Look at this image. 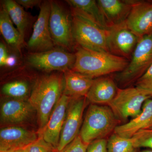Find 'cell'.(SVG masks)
<instances>
[{"instance_id":"cell-1","label":"cell","mask_w":152,"mask_h":152,"mask_svg":"<svg viewBox=\"0 0 152 152\" xmlns=\"http://www.w3.org/2000/svg\"><path fill=\"white\" fill-rule=\"evenodd\" d=\"M64 75L52 74L41 76L36 80L28 101L37 116L39 133L46 125L58 101L63 95Z\"/></svg>"},{"instance_id":"cell-2","label":"cell","mask_w":152,"mask_h":152,"mask_svg":"<svg viewBox=\"0 0 152 152\" xmlns=\"http://www.w3.org/2000/svg\"><path fill=\"white\" fill-rule=\"evenodd\" d=\"M75 64L72 69L93 78L118 73L126 67L129 60L107 52L91 50L80 47L76 53Z\"/></svg>"},{"instance_id":"cell-3","label":"cell","mask_w":152,"mask_h":152,"mask_svg":"<svg viewBox=\"0 0 152 152\" xmlns=\"http://www.w3.org/2000/svg\"><path fill=\"white\" fill-rule=\"evenodd\" d=\"M71 15L74 40L80 47L95 51L109 53L108 29L102 27L77 9L72 8Z\"/></svg>"},{"instance_id":"cell-4","label":"cell","mask_w":152,"mask_h":152,"mask_svg":"<svg viewBox=\"0 0 152 152\" xmlns=\"http://www.w3.org/2000/svg\"><path fill=\"white\" fill-rule=\"evenodd\" d=\"M119 121L109 106L91 104L87 110L79 136L87 145L98 139H105L114 132Z\"/></svg>"},{"instance_id":"cell-5","label":"cell","mask_w":152,"mask_h":152,"mask_svg":"<svg viewBox=\"0 0 152 152\" xmlns=\"http://www.w3.org/2000/svg\"><path fill=\"white\" fill-rule=\"evenodd\" d=\"M152 65V33L142 37L126 67L115 76L118 85L125 88L135 83Z\"/></svg>"},{"instance_id":"cell-6","label":"cell","mask_w":152,"mask_h":152,"mask_svg":"<svg viewBox=\"0 0 152 152\" xmlns=\"http://www.w3.org/2000/svg\"><path fill=\"white\" fill-rule=\"evenodd\" d=\"M151 96L134 87L118 88L116 95L108 105L117 119L125 122L140 114L143 105Z\"/></svg>"},{"instance_id":"cell-7","label":"cell","mask_w":152,"mask_h":152,"mask_svg":"<svg viewBox=\"0 0 152 152\" xmlns=\"http://www.w3.org/2000/svg\"><path fill=\"white\" fill-rule=\"evenodd\" d=\"M49 28L55 45L66 50H70L74 41L72 15L58 3L50 1Z\"/></svg>"},{"instance_id":"cell-8","label":"cell","mask_w":152,"mask_h":152,"mask_svg":"<svg viewBox=\"0 0 152 152\" xmlns=\"http://www.w3.org/2000/svg\"><path fill=\"white\" fill-rule=\"evenodd\" d=\"M75 60V54L61 48L39 53H31L27 58L30 66L47 72L58 71L64 72L72 69Z\"/></svg>"},{"instance_id":"cell-9","label":"cell","mask_w":152,"mask_h":152,"mask_svg":"<svg viewBox=\"0 0 152 152\" xmlns=\"http://www.w3.org/2000/svg\"><path fill=\"white\" fill-rule=\"evenodd\" d=\"M50 13V1L42 2L40 6L39 13L34 25L32 34L28 42V49L31 53L46 51L54 48L49 28Z\"/></svg>"},{"instance_id":"cell-10","label":"cell","mask_w":152,"mask_h":152,"mask_svg":"<svg viewBox=\"0 0 152 152\" xmlns=\"http://www.w3.org/2000/svg\"><path fill=\"white\" fill-rule=\"evenodd\" d=\"M139 39L140 38L127 27L126 22L112 26L107 31L109 53L129 60Z\"/></svg>"},{"instance_id":"cell-11","label":"cell","mask_w":152,"mask_h":152,"mask_svg":"<svg viewBox=\"0 0 152 152\" xmlns=\"http://www.w3.org/2000/svg\"><path fill=\"white\" fill-rule=\"evenodd\" d=\"M87 101L86 97L71 99L68 106L57 151L62 150L79 135Z\"/></svg>"},{"instance_id":"cell-12","label":"cell","mask_w":152,"mask_h":152,"mask_svg":"<svg viewBox=\"0 0 152 152\" xmlns=\"http://www.w3.org/2000/svg\"><path fill=\"white\" fill-rule=\"evenodd\" d=\"M0 112L2 128L26 124L31 119L36 111L28 100L12 99L1 104Z\"/></svg>"},{"instance_id":"cell-13","label":"cell","mask_w":152,"mask_h":152,"mask_svg":"<svg viewBox=\"0 0 152 152\" xmlns=\"http://www.w3.org/2000/svg\"><path fill=\"white\" fill-rule=\"evenodd\" d=\"M71 99L72 98L63 94L53 110L45 126L39 133V137H42L57 150Z\"/></svg>"},{"instance_id":"cell-14","label":"cell","mask_w":152,"mask_h":152,"mask_svg":"<svg viewBox=\"0 0 152 152\" xmlns=\"http://www.w3.org/2000/svg\"><path fill=\"white\" fill-rule=\"evenodd\" d=\"M126 23L140 38L152 33V2L133 1Z\"/></svg>"},{"instance_id":"cell-15","label":"cell","mask_w":152,"mask_h":152,"mask_svg":"<svg viewBox=\"0 0 152 152\" xmlns=\"http://www.w3.org/2000/svg\"><path fill=\"white\" fill-rule=\"evenodd\" d=\"M39 137V133L20 126L2 127L0 130V151L26 148Z\"/></svg>"},{"instance_id":"cell-16","label":"cell","mask_w":152,"mask_h":152,"mask_svg":"<svg viewBox=\"0 0 152 152\" xmlns=\"http://www.w3.org/2000/svg\"><path fill=\"white\" fill-rule=\"evenodd\" d=\"M118 88L110 77H100L94 79L86 97L91 104L108 105L116 95Z\"/></svg>"},{"instance_id":"cell-17","label":"cell","mask_w":152,"mask_h":152,"mask_svg":"<svg viewBox=\"0 0 152 152\" xmlns=\"http://www.w3.org/2000/svg\"><path fill=\"white\" fill-rule=\"evenodd\" d=\"M63 94L72 99L86 97L94 79L72 69L64 72Z\"/></svg>"},{"instance_id":"cell-18","label":"cell","mask_w":152,"mask_h":152,"mask_svg":"<svg viewBox=\"0 0 152 152\" xmlns=\"http://www.w3.org/2000/svg\"><path fill=\"white\" fill-rule=\"evenodd\" d=\"M97 1L111 27L126 22L132 10L133 1L98 0Z\"/></svg>"},{"instance_id":"cell-19","label":"cell","mask_w":152,"mask_h":152,"mask_svg":"<svg viewBox=\"0 0 152 152\" xmlns=\"http://www.w3.org/2000/svg\"><path fill=\"white\" fill-rule=\"evenodd\" d=\"M152 117V99L150 98L144 102L140 115L126 124L117 126L114 132L121 137L132 138L143 128Z\"/></svg>"},{"instance_id":"cell-20","label":"cell","mask_w":152,"mask_h":152,"mask_svg":"<svg viewBox=\"0 0 152 152\" xmlns=\"http://www.w3.org/2000/svg\"><path fill=\"white\" fill-rule=\"evenodd\" d=\"M73 8L77 9L105 29L110 26L101 11L97 1L94 0H68L66 1Z\"/></svg>"},{"instance_id":"cell-21","label":"cell","mask_w":152,"mask_h":152,"mask_svg":"<svg viewBox=\"0 0 152 152\" xmlns=\"http://www.w3.org/2000/svg\"><path fill=\"white\" fill-rule=\"evenodd\" d=\"M13 23L7 12L2 6L0 11V31L9 45L18 49L23 45L24 39Z\"/></svg>"},{"instance_id":"cell-22","label":"cell","mask_w":152,"mask_h":152,"mask_svg":"<svg viewBox=\"0 0 152 152\" xmlns=\"http://www.w3.org/2000/svg\"><path fill=\"white\" fill-rule=\"evenodd\" d=\"M2 6L7 12L13 23L16 26L17 29L24 39L25 34L29 23V17L21 6L16 1L5 0Z\"/></svg>"},{"instance_id":"cell-23","label":"cell","mask_w":152,"mask_h":152,"mask_svg":"<svg viewBox=\"0 0 152 152\" xmlns=\"http://www.w3.org/2000/svg\"><path fill=\"white\" fill-rule=\"evenodd\" d=\"M29 91L26 82L17 80L5 84L1 89L2 93L7 96L16 99H26Z\"/></svg>"},{"instance_id":"cell-24","label":"cell","mask_w":152,"mask_h":152,"mask_svg":"<svg viewBox=\"0 0 152 152\" xmlns=\"http://www.w3.org/2000/svg\"><path fill=\"white\" fill-rule=\"evenodd\" d=\"M108 152H136L132 138L121 137L114 133L107 140Z\"/></svg>"},{"instance_id":"cell-25","label":"cell","mask_w":152,"mask_h":152,"mask_svg":"<svg viewBox=\"0 0 152 152\" xmlns=\"http://www.w3.org/2000/svg\"><path fill=\"white\" fill-rule=\"evenodd\" d=\"M136 149L148 148L152 150V129H142L132 137Z\"/></svg>"},{"instance_id":"cell-26","label":"cell","mask_w":152,"mask_h":152,"mask_svg":"<svg viewBox=\"0 0 152 152\" xmlns=\"http://www.w3.org/2000/svg\"><path fill=\"white\" fill-rule=\"evenodd\" d=\"M135 87L152 97V65L137 81Z\"/></svg>"},{"instance_id":"cell-27","label":"cell","mask_w":152,"mask_h":152,"mask_svg":"<svg viewBox=\"0 0 152 152\" xmlns=\"http://www.w3.org/2000/svg\"><path fill=\"white\" fill-rule=\"evenodd\" d=\"M28 152H55L57 151L51 144L46 142L42 137L26 147Z\"/></svg>"},{"instance_id":"cell-28","label":"cell","mask_w":152,"mask_h":152,"mask_svg":"<svg viewBox=\"0 0 152 152\" xmlns=\"http://www.w3.org/2000/svg\"><path fill=\"white\" fill-rule=\"evenodd\" d=\"M88 145L82 141L79 135L72 142L68 144L62 150L56 151L55 152H86Z\"/></svg>"},{"instance_id":"cell-29","label":"cell","mask_w":152,"mask_h":152,"mask_svg":"<svg viewBox=\"0 0 152 152\" xmlns=\"http://www.w3.org/2000/svg\"><path fill=\"white\" fill-rule=\"evenodd\" d=\"M107 140L98 139L89 144L86 152H108L107 147Z\"/></svg>"},{"instance_id":"cell-30","label":"cell","mask_w":152,"mask_h":152,"mask_svg":"<svg viewBox=\"0 0 152 152\" xmlns=\"http://www.w3.org/2000/svg\"><path fill=\"white\" fill-rule=\"evenodd\" d=\"M19 4L26 9L33 8L37 5H40L42 1L39 0H17L16 1Z\"/></svg>"},{"instance_id":"cell-31","label":"cell","mask_w":152,"mask_h":152,"mask_svg":"<svg viewBox=\"0 0 152 152\" xmlns=\"http://www.w3.org/2000/svg\"><path fill=\"white\" fill-rule=\"evenodd\" d=\"M8 60L7 51L4 44L1 42L0 43V66H1L7 64Z\"/></svg>"},{"instance_id":"cell-32","label":"cell","mask_w":152,"mask_h":152,"mask_svg":"<svg viewBox=\"0 0 152 152\" xmlns=\"http://www.w3.org/2000/svg\"><path fill=\"white\" fill-rule=\"evenodd\" d=\"M142 129H152V117L151 120L149 121L145 125Z\"/></svg>"},{"instance_id":"cell-33","label":"cell","mask_w":152,"mask_h":152,"mask_svg":"<svg viewBox=\"0 0 152 152\" xmlns=\"http://www.w3.org/2000/svg\"><path fill=\"white\" fill-rule=\"evenodd\" d=\"M15 152H28L26 148H21L18 149L15 151Z\"/></svg>"},{"instance_id":"cell-34","label":"cell","mask_w":152,"mask_h":152,"mask_svg":"<svg viewBox=\"0 0 152 152\" xmlns=\"http://www.w3.org/2000/svg\"><path fill=\"white\" fill-rule=\"evenodd\" d=\"M15 150H7V151H0V152H15Z\"/></svg>"},{"instance_id":"cell-35","label":"cell","mask_w":152,"mask_h":152,"mask_svg":"<svg viewBox=\"0 0 152 152\" xmlns=\"http://www.w3.org/2000/svg\"><path fill=\"white\" fill-rule=\"evenodd\" d=\"M139 152H152V150H143V151H142Z\"/></svg>"}]
</instances>
